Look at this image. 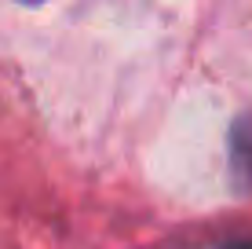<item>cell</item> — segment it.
Masks as SVG:
<instances>
[{"label": "cell", "mask_w": 252, "mask_h": 249, "mask_svg": "<svg viewBox=\"0 0 252 249\" xmlns=\"http://www.w3.org/2000/svg\"><path fill=\"white\" fill-rule=\"evenodd\" d=\"M230 154H234V169H238V176L252 187V121H238V125H234Z\"/></svg>", "instance_id": "cell-1"}, {"label": "cell", "mask_w": 252, "mask_h": 249, "mask_svg": "<svg viewBox=\"0 0 252 249\" xmlns=\"http://www.w3.org/2000/svg\"><path fill=\"white\" fill-rule=\"evenodd\" d=\"M223 249H252V242H230V246H223Z\"/></svg>", "instance_id": "cell-2"}, {"label": "cell", "mask_w": 252, "mask_h": 249, "mask_svg": "<svg viewBox=\"0 0 252 249\" xmlns=\"http://www.w3.org/2000/svg\"><path fill=\"white\" fill-rule=\"evenodd\" d=\"M22 4H44V0H22Z\"/></svg>", "instance_id": "cell-3"}]
</instances>
